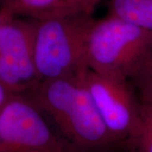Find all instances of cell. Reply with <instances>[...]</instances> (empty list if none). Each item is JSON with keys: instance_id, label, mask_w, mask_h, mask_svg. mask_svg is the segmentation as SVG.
I'll list each match as a JSON object with an SVG mask.
<instances>
[{"instance_id": "6da1fadb", "label": "cell", "mask_w": 152, "mask_h": 152, "mask_svg": "<svg viewBox=\"0 0 152 152\" xmlns=\"http://www.w3.org/2000/svg\"><path fill=\"white\" fill-rule=\"evenodd\" d=\"M23 94L78 152H105L118 145L96 108L80 75L38 82Z\"/></svg>"}, {"instance_id": "7a4b0ae2", "label": "cell", "mask_w": 152, "mask_h": 152, "mask_svg": "<svg viewBox=\"0 0 152 152\" xmlns=\"http://www.w3.org/2000/svg\"><path fill=\"white\" fill-rule=\"evenodd\" d=\"M87 66L139 85L152 75V31L108 15L96 19L88 40Z\"/></svg>"}, {"instance_id": "3957f363", "label": "cell", "mask_w": 152, "mask_h": 152, "mask_svg": "<svg viewBox=\"0 0 152 152\" xmlns=\"http://www.w3.org/2000/svg\"><path fill=\"white\" fill-rule=\"evenodd\" d=\"M95 18L89 15L35 20L34 62L39 81L80 75Z\"/></svg>"}, {"instance_id": "277c9868", "label": "cell", "mask_w": 152, "mask_h": 152, "mask_svg": "<svg viewBox=\"0 0 152 152\" xmlns=\"http://www.w3.org/2000/svg\"><path fill=\"white\" fill-rule=\"evenodd\" d=\"M0 152H78L32 101L15 93L0 110Z\"/></svg>"}, {"instance_id": "5b68a950", "label": "cell", "mask_w": 152, "mask_h": 152, "mask_svg": "<svg viewBox=\"0 0 152 152\" xmlns=\"http://www.w3.org/2000/svg\"><path fill=\"white\" fill-rule=\"evenodd\" d=\"M96 108L118 145L134 138L140 119V104L129 82L86 69L80 74Z\"/></svg>"}, {"instance_id": "8992f818", "label": "cell", "mask_w": 152, "mask_h": 152, "mask_svg": "<svg viewBox=\"0 0 152 152\" xmlns=\"http://www.w3.org/2000/svg\"><path fill=\"white\" fill-rule=\"evenodd\" d=\"M0 12V81L23 94L40 82L33 53L35 20Z\"/></svg>"}, {"instance_id": "52a82bcc", "label": "cell", "mask_w": 152, "mask_h": 152, "mask_svg": "<svg viewBox=\"0 0 152 152\" xmlns=\"http://www.w3.org/2000/svg\"><path fill=\"white\" fill-rule=\"evenodd\" d=\"M102 0H4L0 10L13 15L45 20L79 15H93Z\"/></svg>"}, {"instance_id": "ba28073f", "label": "cell", "mask_w": 152, "mask_h": 152, "mask_svg": "<svg viewBox=\"0 0 152 152\" xmlns=\"http://www.w3.org/2000/svg\"><path fill=\"white\" fill-rule=\"evenodd\" d=\"M107 15L152 31V0H110Z\"/></svg>"}, {"instance_id": "9c48e42d", "label": "cell", "mask_w": 152, "mask_h": 152, "mask_svg": "<svg viewBox=\"0 0 152 152\" xmlns=\"http://www.w3.org/2000/svg\"><path fill=\"white\" fill-rule=\"evenodd\" d=\"M140 119L130 142L134 152H152V101H140Z\"/></svg>"}, {"instance_id": "30bf717a", "label": "cell", "mask_w": 152, "mask_h": 152, "mask_svg": "<svg viewBox=\"0 0 152 152\" xmlns=\"http://www.w3.org/2000/svg\"><path fill=\"white\" fill-rule=\"evenodd\" d=\"M137 86L140 91V101H152V75Z\"/></svg>"}, {"instance_id": "8fae6325", "label": "cell", "mask_w": 152, "mask_h": 152, "mask_svg": "<svg viewBox=\"0 0 152 152\" xmlns=\"http://www.w3.org/2000/svg\"><path fill=\"white\" fill-rule=\"evenodd\" d=\"M15 94L8 87L4 86L0 81V110L4 107V106L7 103V102L12 97V96Z\"/></svg>"}, {"instance_id": "7c38bea8", "label": "cell", "mask_w": 152, "mask_h": 152, "mask_svg": "<svg viewBox=\"0 0 152 152\" xmlns=\"http://www.w3.org/2000/svg\"><path fill=\"white\" fill-rule=\"evenodd\" d=\"M2 18H3V16H2V13L0 12V24H1V21H2Z\"/></svg>"}, {"instance_id": "4fadbf2b", "label": "cell", "mask_w": 152, "mask_h": 152, "mask_svg": "<svg viewBox=\"0 0 152 152\" xmlns=\"http://www.w3.org/2000/svg\"><path fill=\"white\" fill-rule=\"evenodd\" d=\"M3 2H4V0H0V6L2 5V4H3Z\"/></svg>"}]
</instances>
